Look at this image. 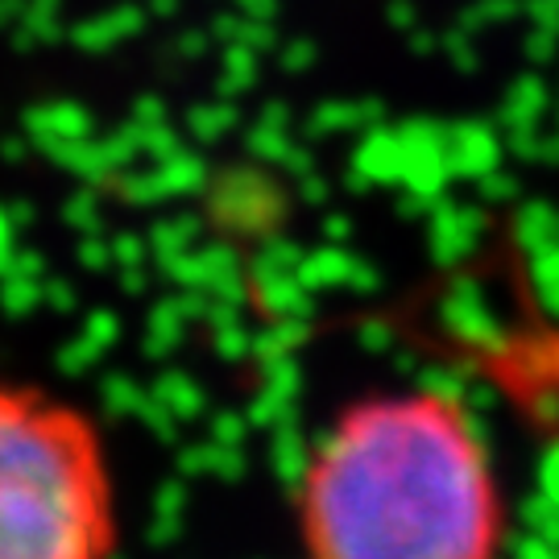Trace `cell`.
I'll list each match as a JSON object with an SVG mask.
<instances>
[{
    "instance_id": "cell-1",
    "label": "cell",
    "mask_w": 559,
    "mask_h": 559,
    "mask_svg": "<svg viewBox=\"0 0 559 559\" xmlns=\"http://www.w3.org/2000/svg\"><path fill=\"white\" fill-rule=\"evenodd\" d=\"M290 522L299 559H506L510 498L460 394L381 385L307 440Z\"/></svg>"
},
{
    "instance_id": "cell-2",
    "label": "cell",
    "mask_w": 559,
    "mask_h": 559,
    "mask_svg": "<svg viewBox=\"0 0 559 559\" xmlns=\"http://www.w3.org/2000/svg\"><path fill=\"white\" fill-rule=\"evenodd\" d=\"M124 498L87 402L0 369V559H117Z\"/></svg>"
}]
</instances>
